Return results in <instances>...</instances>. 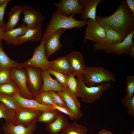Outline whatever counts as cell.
Wrapping results in <instances>:
<instances>
[{"label": "cell", "instance_id": "obj_1", "mask_svg": "<svg viewBox=\"0 0 134 134\" xmlns=\"http://www.w3.org/2000/svg\"><path fill=\"white\" fill-rule=\"evenodd\" d=\"M86 21L76 20L75 16H65L60 14L57 10L52 13L41 41L45 43L49 37L54 32L60 29H71L74 28H81L86 25Z\"/></svg>", "mask_w": 134, "mask_h": 134}, {"label": "cell", "instance_id": "obj_2", "mask_svg": "<svg viewBox=\"0 0 134 134\" xmlns=\"http://www.w3.org/2000/svg\"><path fill=\"white\" fill-rule=\"evenodd\" d=\"M81 77L84 84L89 87L95 86L97 84L116 81V77L113 73L101 66H87Z\"/></svg>", "mask_w": 134, "mask_h": 134}, {"label": "cell", "instance_id": "obj_3", "mask_svg": "<svg viewBox=\"0 0 134 134\" xmlns=\"http://www.w3.org/2000/svg\"><path fill=\"white\" fill-rule=\"evenodd\" d=\"M78 84V96L84 103L92 104L99 100L105 91L111 86L110 82L103 83L96 86L89 87L84 83L81 76L77 77Z\"/></svg>", "mask_w": 134, "mask_h": 134}, {"label": "cell", "instance_id": "obj_4", "mask_svg": "<svg viewBox=\"0 0 134 134\" xmlns=\"http://www.w3.org/2000/svg\"><path fill=\"white\" fill-rule=\"evenodd\" d=\"M134 35V30L128 34L121 42L114 44H108L103 43H95L93 47L95 50H102L106 54L114 53L117 55L126 54L129 49L134 46L133 39Z\"/></svg>", "mask_w": 134, "mask_h": 134}, {"label": "cell", "instance_id": "obj_5", "mask_svg": "<svg viewBox=\"0 0 134 134\" xmlns=\"http://www.w3.org/2000/svg\"><path fill=\"white\" fill-rule=\"evenodd\" d=\"M45 44V42L41 41L40 44L35 48L31 58L21 63L22 68L33 67L46 70L50 69V61L46 55Z\"/></svg>", "mask_w": 134, "mask_h": 134}, {"label": "cell", "instance_id": "obj_6", "mask_svg": "<svg viewBox=\"0 0 134 134\" xmlns=\"http://www.w3.org/2000/svg\"><path fill=\"white\" fill-rule=\"evenodd\" d=\"M27 75V86L28 91L35 98L40 93L43 84L41 69L35 67L24 68Z\"/></svg>", "mask_w": 134, "mask_h": 134}, {"label": "cell", "instance_id": "obj_7", "mask_svg": "<svg viewBox=\"0 0 134 134\" xmlns=\"http://www.w3.org/2000/svg\"><path fill=\"white\" fill-rule=\"evenodd\" d=\"M84 40H90L95 43H102L105 37L104 27L101 24L91 19L86 21Z\"/></svg>", "mask_w": 134, "mask_h": 134}, {"label": "cell", "instance_id": "obj_8", "mask_svg": "<svg viewBox=\"0 0 134 134\" xmlns=\"http://www.w3.org/2000/svg\"><path fill=\"white\" fill-rule=\"evenodd\" d=\"M12 80L17 85L20 90V95L28 99L35 100V98L30 93L27 86V75L24 68H11Z\"/></svg>", "mask_w": 134, "mask_h": 134}, {"label": "cell", "instance_id": "obj_9", "mask_svg": "<svg viewBox=\"0 0 134 134\" xmlns=\"http://www.w3.org/2000/svg\"><path fill=\"white\" fill-rule=\"evenodd\" d=\"M22 7L24 16L22 21L28 29H35L41 26L45 17L39 11L29 5Z\"/></svg>", "mask_w": 134, "mask_h": 134}, {"label": "cell", "instance_id": "obj_10", "mask_svg": "<svg viewBox=\"0 0 134 134\" xmlns=\"http://www.w3.org/2000/svg\"><path fill=\"white\" fill-rule=\"evenodd\" d=\"M42 112L20 107L15 112L14 119L12 122L14 125H21L28 126L36 123Z\"/></svg>", "mask_w": 134, "mask_h": 134}, {"label": "cell", "instance_id": "obj_11", "mask_svg": "<svg viewBox=\"0 0 134 134\" xmlns=\"http://www.w3.org/2000/svg\"><path fill=\"white\" fill-rule=\"evenodd\" d=\"M111 15L131 32L134 30V17L132 16L125 0L121 1L118 8Z\"/></svg>", "mask_w": 134, "mask_h": 134}, {"label": "cell", "instance_id": "obj_12", "mask_svg": "<svg viewBox=\"0 0 134 134\" xmlns=\"http://www.w3.org/2000/svg\"><path fill=\"white\" fill-rule=\"evenodd\" d=\"M54 5L57 10L61 14L65 16L71 15L75 16L81 14L83 8L78 0H61L55 3Z\"/></svg>", "mask_w": 134, "mask_h": 134}, {"label": "cell", "instance_id": "obj_13", "mask_svg": "<svg viewBox=\"0 0 134 134\" xmlns=\"http://www.w3.org/2000/svg\"><path fill=\"white\" fill-rule=\"evenodd\" d=\"M57 93L61 97L67 107L73 115L75 119L82 117L83 115L80 110V104L78 98L73 95L67 89Z\"/></svg>", "mask_w": 134, "mask_h": 134}, {"label": "cell", "instance_id": "obj_14", "mask_svg": "<svg viewBox=\"0 0 134 134\" xmlns=\"http://www.w3.org/2000/svg\"><path fill=\"white\" fill-rule=\"evenodd\" d=\"M67 30L60 29L53 33L48 38L45 44V52L48 59L51 55L60 50L62 47L60 38Z\"/></svg>", "mask_w": 134, "mask_h": 134}, {"label": "cell", "instance_id": "obj_15", "mask_svg": "<svg viewBox=\"0 0 134 134\" xmlns=\"http://www.w3.org/2000/svg\"><path fill=\"white\" fill-rule=\"evenodd\" d=\"M66 56L75 76H81L87 67L82 54L78 51H72Z\"/></svg>", "mask_w": 134, "mask_h": 134}, {"label": "cell", "instance_id": "obj_16", "mask_svg": "<svg viewBox=\"0 0 134 134\" xmlns=\"http://www.w3.org/2000/svg\"><path fill=\"white\" fill-rule=\"evenodd\" d=\"M79 3L82 5L83 11L80 16L81 20L86 21L88 19L96 20V10L98 5L104 0H80Z\"/></svg>", "mask_w": 134, "mask_h": 134}, {"label": "cell", "instance_id": "obj_17", "mask_svg": "<svg viewBox=\"0 0 134 134\" xmlns=\"http://www.w3.org/2000/svg\"><path fill=\"white\" fill-rule=\"evenodd\" d=\"M16 99L20 107L41 112L45 111L56 110L52 105L42 104L35 100L28 99L21 96L19 94L13 96Z\"/></svg>", "mask_w": 134, "mask_h": 134}, {"label": "cell", "instance_id": "obj_18", "mask_svg": "<svg viewBox=\"0 0 134 134\" xmlns=\"http://www.w3.org/2000/svg\"><path fill=\"white\" fill-rule=\"evenodd\" d=\"M36 128V123L26 127L20 124L15 125L11 122H5L1 129L6 134H33Z\"/></svg>", "mask_w": 134, "mask_h": 134}, {"label": "cell", "instance_id": "obj_19", "mask_svg": "<svg viewBox=\"0 0 134 134\" xmlns=\"http://www.w3.org/2000/svg\"><path fill=\"white\" fill-rule=\"evenodd\" d=\"M43 84L40 93L44 91H53L59 92L65 89L56 79H53L47 70L41 69Z\"/></svg>", "mask_w": 134, "mask_h": 134}, {"label": "cell", "instance_id": "obj_20", "mask_svg": "<svg viewBox=\"0 0 134 134\" xmlns=\"http://www.w3.org/2000/svg\"><path fill=\"white\" fill-rule=\"evenodd\" d=\"M96 20L102 25L108 26L114 28L125 37L132 32L111 15L106 17L96 16Z\"/></svg>", "mask_w": 134, "mask_h": 134}, {"label": "cell", "instance_id": "obj_21", "mask_svg": "<svg viewBox=\"0 0 134 134\" xmlns=\"http://www.w3.org/2000/svg\"><path fill=\"white\" fill-rule=\"evenodd\" d=\"M28 29L24 24H22L17 28L9 31L4 32L2 37V41L9 45H18L17 38L23 35Z\"/></svg>", "mask_w": 134, "mask_h": 134}, {"label": "cell", "instance_id": "obj_22", "mask_svg": "<svg viewBox=\"0 0 134 134\" xmlns=\"http://www.w3.org/2000/svg\"><path fill=\"white\" fill-rule=\"evenodd\" d=\"M69 124L68 118L60 113L53 122L47 124L46 129L49 134H60Z\"/></svg>", "mask_w": 134, "mask_h": 134}, {"label": "cell", "instance_id": "obj_23", "mask_svg": "<svg viewBox=\"0 0 134 134\" xmlns=\"http://www.w3.org/2000/svg\"><path fill=\"white\" fill-rule=\"evenodd\" d=\"M50 69L67 76L74 73L66 57H62L50 61Z\"/></svg>", "mask_w": 134, "mask_h": 134}, {"label": "cell", "instance_id": "obj_24", "mask_svg": "<svg viewBox=\"0 0 134 134\" xmlns=\"http://www.w3.org/2000/svg\"><path fill=\"white\" fill-rule=\"evenodd\" d=\"M42 26L35 29H28L23 35L18 36L17 40L18 45L29 41H38L42 37Z\"/></svg>", "mask_w": 134, "mask_h": 134}, {"label": "cell", "instance_id": "obj_25", "mask_svg": "<svg viewBox=\"0 0 134 134\" xmlns=\"http://www.w3.org/2000/svg\"><path fill=\"white\" fill-rule=\"evenodd\" d=\"M22 6L15 5L9 12L7 22L5 24L3 30L4 32L10 30L14 28L19 20L20 14L22 12Z\"/></svg>", "mask_w": 134, "mask_h": 134}, {"label": "cell", "instance_id": "obj_26", "mask_svg": "<svg viewBox=\"0 0 134 134\" xmlns=\"http://www.w3.org/2000/svg\"><path fill=\"white\" fill-rule=\"evenodd\" d=\"M105 32V37L102 43L114 44L122 42L125 37L121 33L109 26L102 25Z\"/></svg>", "mask_w": 134, "mask_h": 134}, {"label": "cell", "instance_id": "obj_27", "mask_svg": "<svg viewBox=\"0 0 134 134\" xmlns=\"http://www.w3.org/2000/svg\"><path fill=\"white\" fill-rule=\"evenodd\" d=\"M21 63L9 58L4 50L0 43V69L5 67L22 68Z\"/></svg>", "mask_w": 134, "mask_h": 134}, {"label": "cell", "instance_id": "obj_28", "mask_svg": "<svg viewBox=\"0 0 134 134\" xmlns=\"http://www.w3.org/2000/svg\"><path fill=\"white\" fill-rule=\"evenodd\" d=\"M87 128L74 121L62 131L60 134H87Z\"/></svg>", "mask_w": 134, "mask_h": 134}, {"label": "cell", "instance_id": "obj_29", "mask_svg": "<svg viewBox=\"0 0 134 134\" xmlns=\"http://www.w3.org/2000/svg\"><path fill=\"white\" fill-rule=\"evenodd\" d=\"M0 93L13 96L20 95V90L15 83L12 80L9 83L0 85Z\"/></svg>", "mask_w": 134, "mask_h": 134}, {"label": "cell", "instance_id": "obj_30", "mask_svg": "<svg viewBox=\"0 0 134 134\" xmlns=\"http://www.w3.org/2000/svg\"><path fill=\"white\" fill-rule=\"evenodd\" d=\"M0 101L15 112L20 107L15 98L9 95L0 93Z\"/></svg>", "mask_w": 134, "mask_h": 134}, {"label": "cell", "instance_id": "obj_31", "mask_svg": "<svg viewBox=\"0 0 134 134\" xmlns=\"http://www.w3.org/2000/svg\"><path fill=\"white\" fill-rule=\"evenodd\" d=\"M15 112L8 108L0 101V119L3 118L6 122H12L15 115Z\"/></svg>", "mask_w": 134, "mask_h": 134}, {"label": "cell", "instance_id": "obj_32", "mask_svg": "<svg viewBox=\"0 0 134 134\" xmlns=\"http://www.w3.org/2000/svg\"><path fill=\"white\" fill-rule=\"evenodd\" d=\"M35 100L44 105H53L56 104L50 91H44L39 93L35 97Z\"/></svg>", "mask_w": 134, "mask_h": 134}, {"label": "cell", "instance_id": "obj_33", "mask_svg": "<svg viewBox=\"0 0 134 134\" xmlns=\"http://www.w3.org/2000/svg\"><path fill=\"white\" fill-rule=\"evenodd\" d=\"M60 113L56 110L43 111L39 116L37 122H43L47 124L51 123L56 119Z\"/></svg>", "mask_w": 134, "mask_h": 134}, {"label": "cell", "instance_id": "obj_34", "mask_svg": "<svg viewBox=\"0 0 134 134\" xmlns=\"http://www.w3.org/2000/svg\"><path fill=\"white\" fill-rule=\"evenodd\" d=\"M75 76L74 73L68 76L67 80V89L73 95L78 98V82Z\"/></svg>", "mask_w": 134, "mask_h": 134}, {"label": "cell", "instance_id": "obj_35", "mask_svg": "<svg viewBox=\"0 0 134 134\" xmlns=\"http://www.w3.org/2000/svg\"><path fill=\"white\" fill-rule=\"evenodd\" d=\"M123 105L125 107L128 115L134 117V95L129 97L125 95L121 100Z\"/></svg>", "mask_w": 134, "mask_h": 134}, {"label": "cell", "instance_id": "obj_36", "mask_svg": "<svg viewBox=\"0 0 134 134\" xmlns=\"http://www.w3.org/2000/svg\"><path fill=\"white\" fill-rule=\"evenodd\" d=\"M47 70L51 75L56 77V79L63 87L65 89L67 88V80L68 76L52 69H49Z\"/></svg>", "mask_w": 134, "mask_h": 134}, {"label": "cell", "instance_id": "obj_37", "mask_svg": "<svg viewBox=\"0 0 134 134\" xmlns=\"http://www.w3.org/2000/svg\"><path fill=\"white\" fill-rule=\"evenodd\" d=\"M12 80L11 68L5 67L0 69V85L9 83Z\"/></svg>", "mask_w": 134, "mask_h": 134}, {"label": "cell", "instance_id": "obj_38", "mask_svg": "<svg viewBox=\"0 0 134 134\" xmlns=\"http://www.w3.org/2000/svg\"><path fill=\"white\" fill-rule=\"evenodd\" d=\"M126 80L125 95L129 97H131L134 95V76L133 75L128 76Z\"/></svg>", "mask_w": 134, "mask_h": 134}, {"label": "cell", "instance_id": "obj_39", "mask_svg": "<svg viewBox=\"0 0 134 134\" xmlns=\"http://www.w3.org/2000/svg\"><path fill=\"white\" fill-rule=\"evenodd\" d=\"M53 106L55 110L61 113L67 115L71 120L73 121L75 119L73 115L67 107L60 106L56 104Z\"/></svg>", "mask_w": 134, "mask_h": 134}, {"label": "cell", "instance_id": "obj_40", "mask_svg": "<svg viewBox=\"0 0 134 134\" xmlns=\"http://www.w3.org/2000/svg\"><path fill=\"white\" fill-rule=\"evenodd\" d=\"M50 91L56 104L60 106L67 107L64 100L59 94L54 91Z\"/></svg>", "mask_w": 134, "mask_h": 134}, {"label": "cell", "instance_id": "obj_41", "mask_svg": "<svg viewBox=\"0 0 134 134\" xmlns=\"http://www.w3.org/2000/svg\"><path fill=\"white\" fill-rule=\"evenodd\" d=\"M10 1V0H8L4 4L0 5V27L3 29L4 27L5 24L3 21L5 10L7 5Z\"/></svg>", "mask_w": 134, "mask_h": 134}, {"label": "cell", "instance_id": "obj_42", "mask_svg": "<svg viewBox=\"0 0 134 134\" xmlns=\"http://www.w3.org/2000/svg\"><path fill=\"white\" fill-rule=\"evenodd\" d=\"M125 1L132 16L134 17V0H126Z\"/></svg>", "mask_w": 134, "mask_h": 134}, {"label": "cell", "instance_id": "obj_43", "mask_svg": "<svg viewBox=\"0 0 134 134\" xmlns=\"http://www.w3.org/2000/svg\"><path fill=\"white\" fill-rule=\"evenodd\" d=\"M129 54L134 58V46L129 48L126 54Z\"/></svg>", "mask_w": 134, "mask_h": 134}, {"label": "cell", "instance_id": "obj_44", "mask_svg": "<svg viewBox=\"0 0 134 134\" xmlns=\"http://www.w3.org/2000/svg\"><path fill=\"white\" fill-rule=\"evenodd\" d=\"M99 134H113L110 131L104 129L100 131Z\"/></svg>", "mask_w": 134, "mask_h": 134}, {"label": "cell", "instance_id": "obj_45", "mask_svg": "<svg viewBox=\"0 0 134 134\" xmlns=\"http://www.w3.org/2000/svg\"><path fill=\"white\" fill-rule=\"evenodd\" d=\"M4 31L3 29L0 27V43L2 44V38Z\"/></svg>", "mask_w": 134, "mask_h": 134}, {"label": "cell", "instance_id": "obj_46", "mask_svg": "<svg viewBox=\"0 0 134 134\" xmlns=\"http://www.w3.org/2000/svg\"><path fill=\"white\" fill-rule=\"evenodd\" d=\"M8 0H0V5H2L6 2H7Z\"/></svg>", "mask_w": 134, "mask_h": 134}, {"label": "cell", "instance_id": "obj_47", "mask_svg": "<svg viewBox=\"0 0 134 134\" xmlns=\"http://www.w3.org/2000/svg\"><path fill=\"white\" fill-rule=\"evenodd\" d=\"M132 134H134V132H133L132 133Z\"/></svg>", "mask_w": 134, "mask_h": 134}, {"label": "cell", "instance_id": "obj_48", "mask_svg": "<svg viewBox=\"0 0 134 134\" xmlns=\"http://www.w3.org/2000/svg\"><path fill=\"white\" fill-rule=\"evenodd\" d=\"M4 134H5V133H4Z\"/></svg>", "mask_w": 134, "mask_h": 134}]
</instances>
